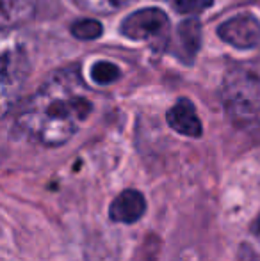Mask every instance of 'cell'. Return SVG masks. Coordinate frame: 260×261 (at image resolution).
Returning a JSON list of instances; mask_svg holds the SVG:
<instances>
[{
	"label": "cell",
	"instance_id": "obj_1",
	"mask_svg": "<svg viewBox=\"0 0 260 261\" xmlns=\"http://www.w3.org/2000/svg\"><path fill=\"white\" fill-rule=\"evenodd\" d=\"M93 112L91 91L77 68L52 71L16 114V130L36 144L63 146Z\"/></svg>",
	"mask_w": 260,
	"mask_h": 261
},
{
	"label": "cell",
	"instance_id": "obj_2",
	"mask_svg": "<svg viewBox=\"0 0 260 261\" xmlns=\"http://www.w3.org/2000/svg\"><path fill=\"white\" fill-rule=\"evenodd\" d=\"M221 101L235 126H255L260 121V76L246 68H232L221 84Z\"/></svg>",
	"mask_w": 260,
	"mask_h": 261
},
{
	"label": "cell",
	"instance_id": "obj_3",
	"mask_svg": "<svg viewBox=\"0 0 260 261\" xmlns=\"http://www.w3.org/2000/svg\"><path fill=\"white\" fill-rule=\"evenodd\" d=\"M120 32L132 41L160 43L166 39L168 32H170V18L162 9L145 7V9L129 14L122 21Z\"/></svg>",
	"mask_w": 260,
	"mask_h": 261
},
{
	"label": "cell",
	"instance_id": "obj_4",
	"mask_svg": "<svg viewBox=\"0 0 260 261\" xmlns=\"http://www.w3.org/2000/svg\"><path fill=\"white\" fill-rule=\"evenodd\" d=\"M27 54L20 46L6 48L2 52V75H0V96H2V110L4 114L9 112V109L14 105V100L20 94L23 87L27 75L31 71L29 68Z\"/></svg>",
	"mask_w": 260,
	"mask_h": 261
},
{
	"label": "cell",
	"instance_id": "obj_5",
	"mask_svg": "<svg viewBox=\"0 0 260 261\" xmlns=\"http://www.w3.org/2000/svg\"><path fill=\"white\" fill-rule=\"evenodd\" d=\"M218 36L235 48H253L260 43V21L253 14H237L219 25Z\"/></svg>",
	"mask_w": 260,
	"mask_h": 261
},
{
	"label": "cell",
	"instance_id": "obj_6",
	"mask_svg": "<svg viewBox=\"0 0 260 261\" xmlns=\"http://www.w3.org/2000/svg\"><path fill=\"white\" fill-rule=\"evenodd\" d=\"M146 199L139 190L127 189L114 197L109 206V217L118 224H134L145 215Z\"/></svg>",
	"mask_w": 260,
	"mask_h": 261
},
{
	"label": "cell",
	"instance_id": "obj_7",
	"mask_svg": "<svg viewBox=\"0 0 260 261\" xmlns=\"http://www.w3.org/2000/svg\"><path fill=\"white\" fill-rule=\"evenodd\" d=\"M166 119H168V124H170L177 134L185 135V137H193V139L201 137V132H203L201 121L196 114L195 105L189 100H185V98L178 100L177 103L168 110Z\"/></svg>",
	"mask_w": 260,
	"mask_h": 261
},
{
	"label": "cell",
	"instance_id": "obj_8",
	"mask_svg": "<svg viewBox=\"0 0 260 261\" xmlns=\"http://www.w3.org/2000/svg\"><path fill=\"white\" fill-rule=\"evenodd\" d=\"M36 13V0H0V25L4 31L27 23Z\"/></svg>",
	"mask_w": 260,
	"mask_h": 261
},
{
	"label": "cell",
	"instance_id": "obj_9",
	"mask_svg": "<svg viewBox=\"0 0 260 261\" xmlns=\"http://www.w3.org/2000/svg\"><path fill=\"white\" fill-rule=\"evenodd\" d=\"M178 45H180V54H185L187 61H193V57L200 50L201 45V25L195 18L182 21L177 29Z\"/></svg>",
	"mask_w": 260,
	"mask_h": 261
},
{
	"label": "cell",
	"instance_id": "obj_10",
	"mask_svg": "<svg viewBox=\"0 0 260 261\" xmlns=\"http://www.w3.org/2000/svg\"><path fill=\"white\" fill-rule=\"evenodd\" d=\"M75 6H79L80 9L89 11L94 14H112L116 11L123 9L129 4L135 2V0H73Z\"/></svg>",
	"mask_w": 260,
	"mask_h": 261
},
{
	"label": "cell",
	"instance_id": "obj_11",
	"mask_svg": "<svg viewBox=\"0 0 260 261\" xmlns=\"http://www.w3.org/2000/svg\"><path fill=\"white\" fill-rule=\"evenodd\" d=\"M73 38L80 39V41H93V39L100 38L104 27L100 25V21L91 20V18H84V20H77L69 27Z\"/></svg>",
	"mask_w": 260,
	"mask_h": 261
},
{
	"label": "cell",
	"instance_id": "obj_12",
	"mask_svg": "<svg viewBox=\"0 0 260 261\" xmlns=\"http://www.w3.org/2000/svg\"><path fill=\"white\" fill-rule=\"evenodd\" d=\"M120 76H122L120 68L109 61H100L97 64H93V68H91V79L97 84H102V86L116 82Z\"/></svg>",
	"mask_w": 260,
	"mask_h": 261
},
{
	"label": "cell",
	"instance_id": "obj_13",
	"mask_svg": "<svg viewBox=\"0 0 260 261\" xmlns=\"http://www.w3.org/2000/svg\"><path fill=\"white\" fill-rule=\"evenodd\" d=\"M214 0H173V7L180 14H198L208 9Z\"/></svg>",
	"mask_w": 260,
	"mask_h": 261
},
{
	"label": "cell",
	"instance_id": "obj_14",
	"mask_svg": "<svg viewBox=\"0 0 260 261\" xmlns=\"http://www.w3.org/2000/svg\"><path fill=\"white\" fill-rule=\"evenodd\" d=\"M251 233L255 234V237H260V213L257 215V219L253 220V222H251Z\"/></svg>",
	"mask_w": 260,
	"mask_h": 261
}]
</instances>
